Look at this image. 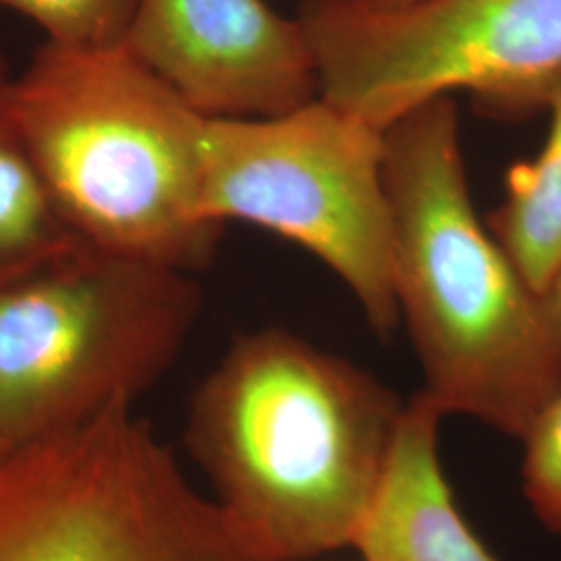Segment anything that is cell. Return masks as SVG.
<instances>
[{
  "mask_svg": "<svg viewBox=\"0 0 561 561\" xmlns=\"http://www.w3.org/2000/svg\"><path fill=\"white\" fill-rule=\"evenodd\" d=\"M123 46L206 119H261L321 96L301 21L266 0H138Z\"/></svg>",
  "mask_w": 561,
  "mask_h": 561,
  "instance_id": "8",
  "label": "cell"
},
{
  "mask_svg": "<svg viewBox=\"0 0 561 561\" xmlns=\"http://www.w3.org/2000/svg\"><path fill=\"white\" fill-rule=\"evenodd\" d=\"M354 2L364 4V7H377V9H382V7H398V4H405V2H412V0H354Z\"/></svg>",
  "mask_w": 561,
  "mask_h": 561,
  "instance_id": "15",
  "label": "cell"
},
{
  "mask_svg": "<svg viewBox=\"0 0 561 561\" xmlns=\"http://www.w3.org/2000/svg\"><path fill=\"white\" fill-rule=\"evenodd\" d=\"M15 78L0 53V283L83 243L62 219L21 131Z\"/></svg>",
  "mask_w": 561,
  "mask_h": 561,
  "instance_id": "10",
  "label": "cell"
},
{
  "mask_svg": "<svg viewBox=\"0 0 561 561\" xmlns=\"http://www.w3.org/2000/svg\"><path fill=\"white\" fill-rule=\"evenodd\" d=\"M443 419L422 391L405 401L381 493L354 542L364 561H497L443 472Z\"/></svg>",
  "mask_w": 561,
  "mask_h": 561,
  "instance_id": "9",
  "label": "cell"
},
{
  "mask_svg": "<svg viewBox=\"0 0 561 561\" xmlns=\"http://www.w3.org/2000/svg\"><path fill=\"white\" fill-rule=\"evenodd\" d=\"M21 131L80 240L185 273L215 256L202 213L206 117L123 44L44 42L15 78Z\"/></svg>",
  "mask_w": 561,
  "mask_h": 561,
  "instance_id": "3",
  "label": "cell"
},
{
  "mask_svg": "<svg viewBox=\"0 0 561 561\" xmlns=\"http://www.w3.org/2000/svg\"><path fill=\"white\" fill-rule=\"evenodd\" d=\"M542 300H545V308H547L549 321H551V327H553V331H556V337L560 341L561 347V266L560 271L556 273L553 280L549 283V287L545 289Z\"/></svg>",
  "mask_w": 561,
  "mask_h": 561,
  "instance_id": "14",
  "label": "cell"
},
{
  "mask_svg": "<svg viewBox=\"0 0 561 561\" xmlns=\"http://www.w3.org/2000/svg\"><path fill=\"white\" fill-rule=\"evenodd\" d=\"M542 108L551 121L541 152L510 169L505 198L489 215L491 233L541 296L561 266V81Z\"/></svg>",
  "mask_w": 561,
  "mask_h": 561,
  "instance_id": "11",
  "label": "cell"
},
{
  "mask_svg": "<svg viewBox=\"0 0 561 561\" xmlns=\"http://www.w3.org/2000/svg\"><path fill=\"white\" fill-rule=\"evenodd\" d=\"M405 401L283 329L243 333L192 398L185 442L215 502L266 560L354 547Z\"/></svg>",
  "mask_w": 561,
  "mask_h": 561,
  "instance_id": "1",
  "label": "cell"
},
{
  "mask_svg": "<svg viewBox=\"0 0 561 561\" xmlns=\"http://www.w3.org/2000/svg\"><path fill=\"white\" fill-rule=\"evenodd\" d=\"M202 213L252 222L324 262L368 324H400L385 131L317 96L261 119H206Z\"/></svg>",
  "mask_w": 561,
  "mask_h": 561,
  "instance_id": "6",
  "label": "cell"
},
{
  "mask_svg": "<svg viewBox=\"0 0 561 561\" xmlns=\"http://www.w3.org/2000/svg\"><path fill=\"white\" fill-rule=\"evenodd\" d=\"M522 491L542 526L561 539V389L522 439Z\"/></svg>",
  "mask_w": 561,
  "mask_h": 561,
  "instance_id": "13",
  "label": "cell"
},
{
  "mask_svg": "<svg viewBox=\"0 0 561 561\" xmlns=\"http://www.w3.org/2000/svg\"><path fill=\"white\" fill-rule=\"evenodd\" d=\"M298 20L322 99L381 131L458 90L542 108L561 81V0H301Z\"/></svg>",
  "mask_w": 561,
  "mask_h": 561,
  "instance_id": "7",
  "label": "cell"
},
{
  "mask_svg": "<svg viewBox=\"0 0 561 561\" xmlns=\"http://www.w3.org/2000/svg\"><path fill=\"white\" fill-rule=\"evenodd\" d=\"M138 0H0V9L34 21L46 41L71 48L121 46Z\"/></svg>",
  "mask_w": 561,
  "mask_h": 561,
  "instance_id": "12",
  "label": "cell"
},
{
  "mask_svg": "<svg viewBox=\"0 0 561 561\" xmlns=\"http://www.w3.org/2000/svg\"><path fill=\"white\" fill-rule=\"evenodd\" d=\"M393 291L421 362V391L522 442L561 389V347L541 294L482 225L458 106L426 102L385 129Z\"/></svg>",
  "mask_w": 561,
  "mask_h": 561,
  "instance_id": "2",
  "label": "cell"
},
{
  "mask_svg": "<svg viewBox=\"0 0 561 561\" xmlns=\"http://www.w3.org/2000/svg\"><path fill=\"white\" fill-rule=\"evenodd\" d=\"M190 275L83 241L0 283V454L159 381L201 314Z\"/></svg>",
  "mask_w": 561,
  "mask_h": 561,
  "instance_id": "4",
  "label": "cell"
},
{
  "mask_svg": "<svg viewBox=\"0 0 561 561\" xmlns=\"http://www.w3.org/2000/svg\"><path fill=\"white\" fill-rule=\"evenodd\" d=\"M131 405L0 454V561H271Z\"/></svg>",
  "mask_w": 561,
  "mask_h": 561,
  "instance_id": "5",
  "label": "cell"
}]
</instances>
